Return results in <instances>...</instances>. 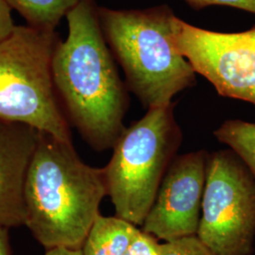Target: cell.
Returning <instances> with one entry per match:
<instances>
[{"mask_svg": "<svg viewBox=\"0 0 255 255\" xmlns=\"http://www.w3.org/2000/svg\"><path fill=\"white\" fill-rule=\"evenodd\" d=\"M68 34L52 59L55 90L68 121L97 151L113 148L125 126L126 86L103 35L94 0L67 15Z\"/></svg>", "mask_w": 255, "mask_h": 255, "instance_id": "1", "label": "cell"}, {"mask_svg": "<svg viewBox=\"0 0 255 255\" xmlns=\"http://www.w3.org/2000/svg\"><path fill=\"white\" fill-rule=\"evenodd\" d=\"M108 196L104 168L82 162L72 143L39 132L25 188L26 222L47 250H82Z\"/></svg>", "mask_w": 255, "mask_h": 255, "instance_id": "2", "label": "cell"}, {"mask_svg": "<svg viewBox=\"0 0 255 255\" xmlns=\"http://www.w3.org/2000/svg\"><path fill=\"white\" fill-rule=\"evenodd\" d=\"M101 29L126 76L128 88L147 109L170 105L196 83L190 63L172 40L176 15L168 6L144 9L98 7Z\"/></svg>", "mask_w": 255, "mask_h": 255, "instance_id": "3", "label": "cell"}, {"mask_svg": "<svg viewBox=\"0 0 255 255\" xmlns=\"http://www.w3.org/2000/svg\"><path fill=\"white\" fill-rule=\"evenodd\" d=\"M174 106L148 109L142 119L125 128L103 167L116 217L135 226L143 225L182 144Z\"/></svg>", "mask_w": 255, "mask_h": 255, "instance_id": "4", "label": "cell"}, {"mask_svg": "<svg viewBox=\"0 0 255 255\" xmlns=\"http://www.w3.org/2000/svg\"><path fill=\"white\" fill-rule=\"evenodd\" d=\"M53 30L16 26L0 43V119L27 124L72 143L52 79Z\"/></svg>", "mask_w": 255, "mask_h": 255, "instance_id": "5", "label": "cell"}, {"mask_svg": "<svg viewBox=\"0 0 255 255\" xmlns=\"http://www.w3.org/2000/svg\"><path fill=\"white\" fill-rule=\"evenodd\" d=\"M197 237L216 255H252L255 178L232 149L208 153Z\"/></svg>", "mask_w": 255, "mask_h": 255, "instance_id": "6", "label": "cell"}, {"mask_svg": "<svg viewBox=\"0 0 255 255\" xmlns=\"http://www.w3.org/2000/svg\"><path fill=\"white\" fill-rule=\"evenodd\" d=\"M172 40L195 72L207 79L220 96L255 106V26L242 32L223 33L175 16Z\"/></svg>", "mask_w": 255, "mask_h": 255, "instance_id": "7", "label": "cell"}, {"mask_svg": "<svg viewBox=\"0 0 255 255\" xmlns=\"http://www.w3.org/2000/svg\"><path fill=\"white\" fill-rule=\"evenodd\" d=\"M208 152L174 158L141 230L164 242L197 236L201 221Z\"/></svg>", "mask_w": 255, "mask_h": 255, "instance_id": "8", "label": "cell"}, {"mask_svg": "<svg viewBox=\"0 0 255 255\" xmlns=\"http://www.w3.org/2000/svg\"><path fill=\"white\" fill-rule=\"evenodd\" d=\"M39 132L27 124L0 119V226L25 225V188Z\"/></svg>", "mask_w": 255, "mask_h": 255, "instance_id": "9", "label": "cell"}, {"mask_svg": "<svg viewBox=\"0 0 255 255\" xmlns=\"http://www.w3.org/2000/svg\"><path fill=\"white\" fill-rule=\"evenodd\" d=\"M139 231L124 219L100 215L82 245V255H125Z\"/></svg>", "mask_w": 255, "mask_h": 255, "instance_id": "10", "label": "cell"}, {"mask_svg": "<svg viewBox=\"0 0 255 255\" xmlns=\"http://www.w3.org/2000/svg\"><path fill=\"white\" fill-rule=\"evenodd\" d=\"M27 21V25L53 30L61 20L82 0H7Z\"/></svg>", "mask_w": 255, "mask_h": 255, "instance_id": "11", "label": "cell"}, {"mask_svg": "<svg viewBox=\"0 0 255 255\" xmlns=\"http://www.w3.org/2000/svg\"><path fill=\"white\" fill-rule=\"evenodd\" d=\"M214 135L231 147L255 178V123L227 120L214 131Z\"/></svg>", "mask_w": 255, "mask_h": 255, "instance_id": "12", "label": "cell"}, {"mask_svg": "<svg viewBox=\"0 0 255 255\" xmlns=\"http://www.w3.org/2000/svg\"><path fill=\"white\" fill-rule=\"evenodd\" d=\"M160 255H216L197 236L160 244Z\"/></svg>", "mask_w": 255, "mask_h": 255, "instance_id": "13", "label": "cell"}, {"mask_svg": "<svg viewBox=\"0 0 255 255\" xmlns=\"http://www.w3.org/2000/svg\"><path fill=\"white\" fill-rule=\"evenodd\" d=\"M125 255H160V243L156 237L140 229Z\"/></svg>", "mask_w": 255, "mask_h": 255, "instance_id": "14", "label": "cell"}, {"mask_svg": "<svg viewBox=\"0 0 255 255\" xmlns=\"http://www.w3.org/2000/svg\"><path fill=\"white\" fill-rule=\"evenodd\" d=\"M192 8L202 9L212 5L228 6L255 14V0H185Z\"/></svg>", "mask_w": 255, "mask_h": 255, "instance_id": "15", "label": "cell"}, {"mask_svg": "<svg viewBox=\"0 0 255 255\" xmlns=\"http://www.w3.org/2000/svg\"><path fill=\"white\" fill-rule=\"evenodd\" d=\"M11 9L7 0H0V43L5 41L16 27L11 17Z\"/></svg>", "mask_w": 255, "mask_h": 255, "instance_id": "16", "label": "cell"}, {"mask_svg": "<svg viewBox=\"0 0 255 255\" xmlns=\"http://www.w3.org/2000/svg\"><path fill=\"white\" fill-rule=\"evenodd\" d=\"M0 255H11L9 245V228L0 226Z\"/></svg>", "mask_w": 255, "mask_h": 255, "instance_id": "17", "label": "cell"}, {"mask_svg": "<svg viewBox=\"0 0 255 255\" xmlns=\"http://www.w3.org/2000/svg\"><path fill=\"white\" fill-rule=\"evenodd\" d=\"M45 255H82V253L81 250L56 248V249L47 250Z\"/></svg>", "mask_w": 255, "mask_h": 255, "instance_id": "18", "label": "cell"}]
</instances>
